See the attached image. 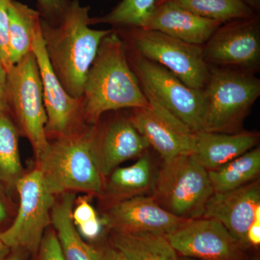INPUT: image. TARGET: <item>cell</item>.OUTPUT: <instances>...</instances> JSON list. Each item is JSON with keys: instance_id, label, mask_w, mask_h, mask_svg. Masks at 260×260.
<instances>
[{"instance_id": "10", "label": "cell", "mask_w": 260, "mask_h": 260, "mask_svg": "<svg viewBox=\"0 0 260 260\" xmlns=\"http://www.w3.org/2000/svg\"><path fill=\"white\" fill-rule=\"evenodd\" d=\"M202 47L208 66L255 74L260 67L259 16L222 24Z\"/></svg>"}, {"instance_id": "25", "label": "cell", "mask_w": 260, "mask_h": 260, "mask_svg": "<svg viewBox=\"0 0 260 260\" xmlns=\"http://www.w3.org/2000/svg\"><path fill=\"white\" fill-rule=\"evenodd\" d=\"M203 18L225 23L257 15L243 0H171Z\"/></svg>"}, {"instance_id": "28", "label": "cell", "mask_w": 260, "mask_h": 260, "mask_svg": "<svg viewBox=\"0 0 260 260\" xmlns=\"http://www.w3.org/2000/svg\"><path fill=\"white\" fill-rule=\"evenodd\" d=\"M10 0H0V59L7 72L13 68L10 61L8 51V30H9V8Z\"/></svg>"}, {"instance_id": "39", "label": "cell", "mask_w": 260, "mask_h": 260, "mask_svg": "<svg viewBox=\"0 0 260 260\" xmlns=\"http://www.w3.org/2000/svg\"><path fill=\"white\" fill-rule=\"evenodd\" d=\"M167 1H169V0H157L155 6H156V5L162 4V3H165V2Z\"/></svg>"}, {"instance_id": "17", "label": "cell", "mask_w": 260, "mask_h": 260, "mask_svg": "<svg viewBox=\"0 0 260 260\" xmlns=\"http://www.w3.org/2000/svg\"><path fill=\"white\" fill-rule=\"evenodd\" d=\"M221 25L169 0L155 6L143 28L164 32L188 44L203 46Z\"/></svg>"}, {"instance_id": "40", "label": "cell", "mask_w": 260, "mask_h": 260, "mask_svg": "<svg viewBox=\"0 0 260 260\" xmlns=\"http://www.w3.org/2000/svg\"><path fill=\"white\" fill-rule=\"evenodd\" d=\"M181 260H198V259H191V258H187V257H184V258H181ZM257 260V259H255Z\"/></svg>"}, {"instance_id": "19", "label": "cell", "mask_w": 260, "mask_h": 260, "mask_svg": "<svg viewBox=\"0 0 260 260\" xmlns=\"http://www.w3.org/2000/svg\"><path fill=\"white\" fill-rule=\"evenodd\" d=\"M107 177L102 196L109 198L112 204L152 192L155 174L148 150L133 165L116 168Z\"/></svg>"}, {"instance_id": "30", "label": "cell", "mask_w": 260, "mask_h": 260, "mask_svg": "<svg viewBox=\"0 0 260 260\" xmlns=\"http://www.w3.org/2000/svg\"><path fill=\"white\" fill-rule=\"evenodd\" d=\"M72 218L75 226H78L81 224L96 219L99 216L88 200L81 198L77 203L76 206L73 207Z\"/></svg>"}, {"instance_id": "32", "label": "cell", "mask_w": 260, "mask_h": 260, "mask_svg": "<svg viewBox=\"0 0 260 260\" xmlns=\"http://www.w3.org/2000/svg\"><path fill=\"white\" fill-rule=\"evenodd\" d=\"M7 80L8 72L0 59V116L10 115L9 108L7 101Z\"/></svg>"}, {"instance_id": "5", "label": "cell", "mask_w": 260, "mask_h": 260, "mask_svg": "<svg viewBox=\"0 0 260 260\" xmlns=\"http://www.w3.org/2000/svg\"><path fill=\"white\" fill-rule=\"evenodd\" d=\"M213 192L208 171L192 155H182L162 160L151 196L169 213L189 220L203 216Z\"/></svg>"}, {"instance_id": "21", "label": "cell", "mask_w": 260, "mask_h": 260, "mask_svg": "<svg viewBox=\"0 0 260 260\" xmlns=\"http://www.w3.org/2000/svg\"><path fill=\"white\" fill-rule=\"evenodd\" d=\"M8 51L10 61L14 66L32 51L34 39L41 30L40 13L16 0H10Z\"/></svg>"}, {"instance_id": "38", "label": "cell", "mask_w": 260, "mask_h": 260, "mask_svg": "<svg viewBox=\"0 0 260 260\" xmlns=\"http://www.w3.org/2000/svg\"><path fill=\"white\" fill-rule=\"evenodd\" d=\"M18 250L11 251L9 255L5 260H23Z\"/></svg>"}, {"instance_id": "12", "label": "cell", "mask_w": 260, "mask_h": 260, "mask_svg": "<svg viewBox=\"0 0 260 260\" xmlns=\"http://www.w3.org/2000/svg\"><path fill=\"white\" fill-rule=\"evenodd\" d=\"M144 93L149 107L133 109L129 116L136 129L162 160L191 155L194 150L195 133L153 96Z\"/></svg>"}, {"instance_id": "3", "label": "cell", "mask_w": 260, "mask_h": 260, "mask_svg": "<svg viewBox=\"0 0 260 260\" xmlns=\"http://www.w3.org/2000/svg\"><path fill=\"white\" fill-rule=\"evenodd\" d=\"M96 129L97 124H84L54 138L37 159V169L53 194L77 191L102 195L105 181L95 155Z\"/></svg>"}, {"instance_id": "22", "label": "cell", "mask_w": 260, "mask_h": 260, "mask_svg": "<svg viewBox=\"0 0 260 260\" xmlns=\"http://www.w3.org/2000/svg\"><path fill=\"white\" fill-rule=\"evenodd\" d=\"M112 245L126 260H181L167 237L154 233H117Z\"/></svg>"}, {"instance_id": "31", "label": "cell", "mask_w": 260, "mask_h": 260, "mask_svg": "<svg viewBox=\"0 0 260 260\" xmlns=\"http://www.w3.org/2000/svg\"><path fill=\"white\" fill-rule=\"evenodd\" d=\"M104 226L102 218L101 219L99 217L87 223L81 224L76 228L80 236L84 239L94 240L101 235Z\"/></svg>"}, {"instance_id": "2", "label": "cell", "mask_w": 260, "mask_h": 260, "mask_svg": "<svg viewBox=\"0 0 260 260\" xmlns=\"http://www.w3.org/2000/svg\"><path fill=\"white\" fill-rule=\"evenodd\" d=\"M90 7L72 0L60 23L42 18L41 31L49 62L67 93L81 99L87 75L98 49L110 30L90 28Z\"/></svg>"}, {"instance_id": "4", "label": "cell", "mask_w": 260, "mask_h": 260, "mask_svg": "<svg viewBox=\"0 0 260 260\" xmlns=\"http://www.w3.org/2000/svg\"><path fill=\"white\" fill-rule=\"evenodd\" d=\"M203 92L206 108L205 131L239 133L259 96L260 80L253 73L210 67Z\"/></svg>"}, {"instance_id": "29", "label": "cell", "mask_w": 260, "mask_h": 260, "mask_svg": "<svg viewBox=\"0 0 260 260\" xmlns=\"http://www.w3.org/2000/svg\"><path fill=\"white\" fill-rule=\"evenodd\" d=\"M39 260H66L55 232H46L39 246Z\"/></svg>"}, {"instance_id": "23", "label": "cell", "mask_w": 260, "mask_h": 260, "mask_svg": "<svg viewBox=\"0 0 260 260\" xmlns=\"http://www.w3.org/2000/svg\"><path fill=\"white\" fill-rule=\"evenodd\" d=\"M260 173V149L255 147L225 165L208 171L214 192L237 189L257 179Z\"/></svg>"}, {"instance_id": "27", "label": "cell", "mask_w": 260, "mask_h": 260, "mask_svg": "<svg viewBox=\"0 0 260 260\" xmlns=\"http://www.w3.org/2000/svg\"><path fill=\"white\" fill-rule=\"evenodd\" d=\"M36 2L42 18L51 25H56L64 18L71 0H36Z\"/></svg>"}, {"instance_id": "18", "label": "cell", "mask_w": 260, "mask_h": 260, "mask_svg": "<svg viewBox=\"0 0 260 260\" xmlns=\"http://www.w3.org/2000/svg\"><path fill=\"white\" fill-rule=\"evenodd\" d=\"M259 139V133L251 132L222 133L204 130L195 133L191 155L208 172L255 148Z\"/></svg>"}, {"instance_id": "1", "label": "cell", "mask_w": 260, "mask_h": 260, "mask_svg": "<svg viewBox=\"0 0 260 260\" xmlns=\"http://www.w3.org/2000/svg\"><path fill=\"white\" fill-rule=\"evenodd\" d=\"M83 120L96 124L105 113L149 107L128 61L125 43L114 29L103 39L84 85Z\"/></svg>"}, {"instance_id": "9", "label": "cell", "mask_w": 260, "mask_h": 260, "mask_svg": "<svg viewBox=\"0 0 260 260\" xmlns=\"http://www.w3.org/2000/svg\"><path fill=\"white\" fill-rule=\"evenodd\" d=\"M19 208L14 220L0 232V239L13 250L38 251L51 224V212L55 200L48 189L39 169L23 174L15 186Z\"/></svg>"}, {"instance_id": "16", "label": "cell", "mask_w": 260, "mask_h": 260, "mask_svg": "<svg viewBox=\"0 0 260 260\" xmlns=\"http://www.w3.org/2000/svg\"><path fill=\"white\" fill-rule=\"evenodd\" d=\"M149 148L129 117H116L102 126L97 124L95 155L104 178L123 162L140 157Z\"/></svg>"}, {"instance_id": "14", "label": "cell", "mask_w": 260, "mask_h": 260, "mask_svg": "<svg viewBox=\"0 0 260 260\" xmlns=\"http://www.w3.org/2000/svg\"><path fill=\"white\" fill-rule=\"evenodd\" d=\"M104 226L117 233H154L167 236L186 220L169 213L152 196L141 195L113 203L102 218Z\"/></svg>"}, {"instance_id": "11", "label": "cell", "mask_w": 260, "mask_h": 260, "mask_svg": "<svg viewBox=\"0 0 260 260\" xmlns=\"http://www.w3.org/2000/svg\"><path fill=\"white\" fill-rule=\"evenodd\" d=\"M179 255L198 260H245L244 247L211 218L186 220L166 236Z\"/></svg>"}, {"instance_id": "26", "label": "cell", "mask_w": 260, "mask_h": 260, "mask_svg": "<svg viewBox=\"0 0 260 260\" xmlns=\"http://www.w3.org/2000/svg\"><path fill=\"white\" fill-rule=\"evenodd\" d=\"M157 0H120L107 14L90 18V25L105 23L113 28H144Z\"/></svg>"}, {"instance_id": "6", "label": "cell", "mask_w": 260, "mask_h": 260, "mask_svg": "<svg viewBox=\"0 0 260 260\" xmlns=\"http://www.w3.org/2000/svg\"><path fill=\"white\" fill-rule=\"evenodd\" d=\"M113 29L130 50L161 65L187 86L196 90L205 88L210 67L203 58L202 46L188 44L157 30L136 27Z\"/></svg>"}, {"instance_id": "20", "label": "cell", "mask_w": 260, "mask_h": 260, "mask_svg": "<svg viewBox=\"0 0 260 260\" xmlns=\"http://www.w3.org/2000/svg\"><path fill=\"white\" fill-rule=\"evenodd\" d=\"M51 212V223L54 228L61 251L66 260H96L98 249L89 245L80 236L72 218L75 195L61 194Z\"/></svg>"}, {"instance_id": "13", "label": "cell", "mask_w": 260, "mask_h": 260, "mask_svg": "<svg viewBox=\"0 0 260 260\" xmlns=\"http://www.w3.org/2000/svg\"><path fill=\"white\" fill-rule=\"evenodd\" d=\"M32 52L37 58L42 79L48 138L69 134L85 124L82 98L72 97L58 79L46 53L41 30L34 39Z\"/></svg>"}, {"instance_id": "15", "label": "cell", "mask_w": 260, "mask_h": 260, "mask_svg": "<svg viewBox=\"0 0 260 260\" xmlns=\"http://www.w3.org/2000/svg\"><path fill=\"white\" fill-rule=\"evenodd\" d=\"M260 205L259 181L224 192H213L202 218H211L223 224L237 242L249 246L246 234Z\"/></svg>"}, {"instance_id": "35", "label": "cell", "mask_w": 260, "mask_h": 260, "mask_svg": "<svg viewBox=\"0 0 260 260\" xmlns=\"http://www.w3.org/2000/svg\"><path fill=\"white\" fill-rule=\"evenodd\" d=\"M246 239L249 246H258L260 244V220H254L248 229Z\"/></svg>"}, {"instance_id": "7", "label": "cell", "mask_w": 260, "mask_h": 260, "mask_svg": "<svg viewBox=\"0 0 260 260\" xmlns=\"http://www.w3.org/2000/svg\"><path fill=\"white\" fill-rule=\"evenodd\" d=\"M7 101L10 116L18 131L30 142L36 158L49 145L47 112L37 58L29 53L8 73Z\"/></svg>"}, {"instance_id": "24", "label": "cell", "mask_w": 260, "mask_h": 260, "mask_svg": "<svg viewBox=\"0 0 260 260\" xmlns=\"http://www.w3.org/2000/svg\"><path fill=\"white\" fill-rule=\"evenodd\" d=\"M23 175L18 129L10 115L0 116V186L13 187Z\"/></svg>"}, {"instance_id": "34", "label": "cell", "mask_w": 260, "mask_h": 260, "mask_svg": "<svg viewBox=\"0 0 260 260\" xmlns=\"http://www.w3.org/2000/svg\"><path fill=\"white\" fill-rule=\"evenodd\" d=\"M3 189L5 188L0 186V232L6 229L5 225L8 223L10 215L9 205L3 193Z\"/></svg>"}, {"instance_id": "36", "label": "cell", "mask_w": 260, "mask_h": 260, "mask_svg": "<svg viewBox=\"0 0 260 260\" xmlns=\"http://www.w3.org/2000/svg\"><path fill=\"white\" fill-rule=\"evenodd\" d=\"M11 252V249L5 245L3 241L0 239V260H5Z\"/></svg>"}, {"instance_id": "33", "label": "cell", "mask_w": 260, "mask_h": 260, "mask_svg": "<svg viewBox=\"0 0 260 260\" xmlns=\"http://www.w3.org/2000/svg\"><path fill=\"white\" fill-rule=\"evenodd\" d=\"M96 260H126L125 256L112 244L98 249Z\"/></svg>"}, {"instance_id": "8", "label": "cell", "mask_w": 260, "mask_h": 260, "mask_svg": "<svg viewBox=\"0 0 260 260\" xmlns=\"http://www.w3.org/2000/svg\"><path fill=\"white\" fill-rule=\"evenodd\" d=\"M126 54L144 93L158 101L193 133L205 130L206 108L203 90L187 86L161 65L127 47Z\"/></svg>"}, {"instance_id": "37", "label": "cell", "mask_w": 260, "mask_h": 260, "mask_svg": "<svg viewBox=\"0 0 260 260\" xmlns=\"http://www.w3.org/2000/svg\"><path fill=\"white\" fill-rule=\"evenodd\" d=\"M249 8L254 10L256 13L259 11L260 0H243Z\"/></svg>"}]
</instances>
